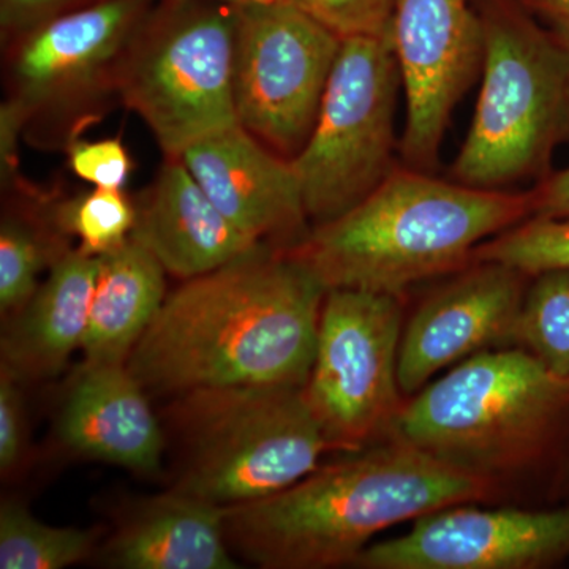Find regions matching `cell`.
Listing matches in <instances>:
<instances>
[{
	"label": "cell",
	"mask_w": 569,
	"mask_h": 569,
	"mask_svg": "<svg viewBox=\"0 0 569 569\" xmlns=\"http://www.w3.org/2000/svg\"><path fill=\"white\" fill-rule=\"evenodd\" d=\"M167 418L178 447L171 489L220 508L290 488L332 451L305 388L197 389L173 397Z\"/></svg>",
	"instance_id": "6"
},
{
	"label": "cell",
	"mask_w": 569,
	"mask_h": 569,
	"mask_svg": "<svg viewBox=\"0 0 569 569\" xmlns=\"http://www.w3.org/2000/svg\"><path fill=\"white\" fill-rule=\"evenodd\" d=\"M391 39L407 99L400 153L433 173L449 118L481 74V17L468 0H396Z\"/></svg>",
	"instance_id": "12"
},
{
	"label": "cell",
	"mask_w": 569,
	"mask_h": 569,
	"mask_svg": "<svg viewBox=\"0 0 569 569\" xmlns=\"http://www.w3.org/2000/svg\"><path fill=\"white\" fill-rule=\"evenodd\" d=\"M516 342L559 376L569 377V271L535 276L520 310Z\"/></svg>",
	"instance_id": "23"
},
{
	"label": "cell",
	"mask_w": 569,
	"mask_h": 569,
	"mask_svg": "<svg viewBox=\"0 0 569 569\" xmlns=\"http://www.w3.org/2000/svg\"><path fill=\"white\" fill-rule=\"evenodd\" d=\"M481 91L451 178L486 190L545 179L569 141V48L523 7L490 0Z\"/></svg>",
	"instance_id": "4"
},
{
	"label": "cell",
	"mask_w": 569,
	"mask_h": 569,
	"mask_svg": "<svg viewBox=\"0 0 569 569\" xmlns=\"http://www.w3.org/2000/svg\"><path fill=\"white\" fill-rule=\"evenodd\" d=\"M99 531L51 527L17 501L0 507V569H62L88 560Z\"/></svg>",
	"instance_id": "22"
},
{
	"label": "cell",
	"mask_w": 569,
	"mask_h": 569,
	"mask_svg": "<svg viewBox=\"0 0 569 569\" xmlns=\"http://www.w3.org/2000/svg\"><path fill=\"white\" fill-rule=\"evenodd\" d=\"M146 0H102L59 13L24 33L10 59L11 102L36 118H66L118 92L123 56Z\"/></svg>",
	"instance_id": "11"
},
{
	"label": "cell",
	"mask_w": 569,
	"mask_h": 569,
	"mask_svg": "<svg viewBox=\"0 0 569 569\" xmlns=\"http://www.w3.org/2000/svg\"><path fill=\"white\" fill-rule=\"evenodd\" d=\"M238 14L224 3L181 0L142 22L123 56L118 96L167 157L236 126L233 66Z\"/></svg>",
	"instance_id": "7"
},
{
	"label": "cell",
	"mask_w": 569,
	"mask_h": 569,
	"mask_svg": "<svg viewBox=\"0 0 569 569\" xmlns=\"http://www.w3.org/2000/svg\"><path fill=\"white\" fill-rule=\"evenodd\" d=\"M328 290L290 249L260 244L182 280L127 367L148 395L197 389L305 388Z\"/></svg>",
	"instance_id": "1"
},
{
	"label": "cell",
	"mask_w": 569,
	"mask_h": 569,
	"mask_svg": "<svg viewBox=\"0 0 569 569\" xmlns=\"http://www.w3.org/2000/svg\"><path fill=\"white\" fill-rule=\"evenodd\" d=\"M70 2L73 0H2L3 29L26 33L59 14Z\"/></svg>",
	"instance_id": "31"
},
{
	"label": "cell",
	"mask_w": 569,
	"mask_h": 569,
	"mask_svg": "<svg viewBox=\"0 0 569 569\" xmlns=\"http://www.w3.org/2000/svg\"><path fill=\"white\" fill-rule=\"evenodd\" d=\"M340 39H391L396 0H291Z\"/></svg>",
	"instance_id": "26"
},
{
	"label": "cell",
	"mask_w": 569,
	"mask_h": 569,
	"mask_svg": "<svg viewBox=\"0 0 569 569\" xmlns=\"http://www.w3.org/2000/svg\"><path fill=\"white\" fill-rule=\"evenodd\" d=\"M400 84L392 39H343L312 134L291 160L313 223L350 211L395 170Z\"/></svg>",
	"instance_id": "8"
},
{
	"label": "cell",
	"mask_w": 569,
	"mask_h": 569,
	"mask_svg": "<svg viewBox=\"0 0 569 569\" xmlns=\"http://www.w3.org/2000/svg\"><path fill=\"white\" fill-rule=\"evenodd\" d=\"M132 236L179 280L208 274L260 246L217 209L181 157H167L137 204Z\"/></svg>",
	"instance_id": "17"
},
{
	"label": "cell",
	"mask_w": 569,
	"mask_h": 569,
	"mask_svg": "<svg viewBox=\"0 0 569 569\" xmlns=\"http://www.w3.org/2000/svg\"><path fill=\"white\" fill-rule=\"evenodd\" d=\"M22 383L0 367V473L13 477L29 451V426Z\"/></svg>",
	"instance_id": "28"
},
{
	"label": "cell",
	"mask_w": 569,
	"mask_h": 569,
	"mask_svg": "<svg viewBox=\"0 0 569 569\" xmlns=\"http://www.w3.org/2000/svg\"><path fill=\"white\" fill-rule=\"evenodd\" d=\"M569 556V509L456 505L415 520L402 537L367 546L361 569H535Z\"/></svg>",
	"instance_id": "13"
},
{
	"label": "cell",
	"mask_w": 569,
	"mask_h": 569,
	"mask_svg": "<svg viewBox=\"0 0 569 569\" xmlns=\"http://www.w3.org/2000/svg\"><path fill=\"white\" fill-rule=\"evenodd\" d=\"M520 2L569 48V0H520Z\"/></svg>",
	"instance_id": "32"
},
{
	"label": "cell",
	"mask_w": 569,
	"mask_h": 569,
	"mask_svg": "<svg viewBox=\"0 0 569 569\" xmlns=\"http://www.w3.org/2000/svg\"><path fill=\"white\" fill-rule=\"evenodd\" d=\"M236 14V118L293 160L316 127L343 39L291 0L241 7Z\"/></svg>",
	"instance_id": "10"
},
{
	"label": "cell",
	"mask_w": 569,
	"mask_h": 569,
	"mask_svg": "<svg viewBox=\"0 0 569 569\" xmlns=\"http://www.w3.org/2000/svg\"><path fill=\"white\" fill-rule=\"evenodd\" d=\"M58 433L80 458L134 473L160 471L167 451L163 426L127 365H82L63 399Z\"/></svg>",
	"instance_id": "16"
},
{
	"label": "cell",
	"mask_w": 569,
	"mask_h": 569,
	"mask_svg": "<svg viewBox=\"0 0 569 569\" xmlns=\"http://www.w3.org/2000/svg\"><path fill=\"white\" fill-rule=\"evenodd\" d=\"M181 159L217 209L257 244L290 249L309 234L293 163L239 123L194 142Z\"/></svg>",
	"instance_id": "15"
},
{
	"label": "cell",
	"mask_w": 569,
	"mask_h": 569,
	"mask_svg": "<svg viewBox=\"0 0 569 569\" xmlns=\"http://www.w3.org/2000/svg\"><path fill=\"white\" fill-rule=\"evenodd\" d=\"M530 192L486 190L415 168L290 247L326 290L400 295L473 263L475 250L530 219Z\"/></svg>",
	"instance_id": "3"
},
{
	"label": "cell",
	"mask_w": 569,
	"mask_h": 569,
	"mask_svg": "<svg viewBox=\"0 0 569 569\" xmlns=\"http://www.w3.org/2000/svg\"><path fill=\"white\" fill-rule=\"evenodd\" d=\"M51 219L82 252L102 257L129 241L137 224V204L123 190L97 189L54 206Z\"/></svg>",
	"instance_id": "24"
},
{
	"label": "cell",
	"mask_w": 569,
	"mask_h": 569,
	"mask_svg": "<svg viewBox=\"0 0 569 569\" xmlns=\"http://www.w3.org/2000/svg\"><path fill=\"white\" fill-rule=\"evenodd\" d=\"M475 261L509 266L529 277L556 269L569 271V217L523 220L479 246Z\"/></svg>",
	"instance_id": "25"
},
{
	"label": "cell",
	"mask_w": 569,
	"mask_h": 569,
	"mask_svg": "<svg viewBox=\"0 0 569 569\" xmlns=\"http://www.w3.org/2000/svg\"><path fill=\"white\" fill-rule=\"evenodd\" d=\"M224 509L178 490L142 503L107 548L121 569H236L224 535Z\"/></svg>",
	"instance_id": "19"
},
{
	"label": "cell",
	"mask_w": 569,
	"mask_h": 569,
	"mask_svg": "<svg viewBox=\"0 0 569 569\" xmlns=\"http://www.w3.org/2000/svg\"><path fill=\"white\" fill-rule=\"evenodd\" d=\"M569 410V377L520 348L481 351L403 403L392 437L493 478L529 466Z\"/></svg>",
	"instance_id": "5"
},
{
	"label": "cell",
	"mask_w": 569,
	"mask_h": 569,
	"mask_svg": "<svg viewBox=\"0 0 569 569\" xmlns=\"http://www.w3.org/2000/svg\"><path fill=\"white\" fill-rule=\"evenodd\" d=\"M50 219L22 213L3 216L0 224V312L3 321L20 312L39 288L44 269H51L71 247Z\"/></svg>",
	"instance_id": "21"
},
{
	"label": "cell",
	"mask_w": 569,
	"mask_h": 569,
	"mask_svg": "<svg viewBox=\"0 0 569 569\" xmlns=\"http://www.w3.org/2000/svg\"><path fill=\"white\" fill-rule=\"evenodd\" d=\"M100 257L70 249L20 312L3 323L0 367L22 385L58 377L82 347Z\"/></svg>",
	"instance_id": "18"
},
{
	"label": "cell",
	"mask_w": 569,
	"mask_h": 569,
	"mask_svg": "<svg viewBox=\"0 0 569 569\" xmlns=\"http://www.w3.org/2000/svg\"><path fill=\"white\" fill-rule=\"evenodd\" d=\"M531 217L563 219L569 217V167L550 173L530 190Z\"/></svg>",
	"instance_id": "29"
},
{
	"label": "cell",
	"mask_w": 569,
	"mask_h": 569,
	"mask_svg": "<svg viewBox=\"0 0 569 569\" xmlns=\"http://www.w3.org/2000/svg\"><path fill=\"white\" fill-rule=\"evenodd\" d=\"M213 2L224 3V6L234 7V9H241V7L250 6H263V3L280 2V0H213Z\"/></svg>",
	"instance_id": "33"
},
{
	"label": "cell",
	"mask_w": 569,
	"mask_h": 569,
	"mask_svg": "<svg viewBox=\"0 0 569 569\" xmlns=\"http://www.w3.org/2000/svg\"><path fill=\"white\" fill-rule=\"evenodd\" d=\"M497 481L441 462L402 438L318 466L290 488L224 509L236 556L264 569L351 565L381 531L496 496Z\"/></svg>",
	"instance_id": "2"
},
{
	"label": "cell",
	"mask_w": 569,
	"mask_h": 569,
	"mask_svg": "<svg viewBox=\"0 0 569 569\" xmlns=\"http://www.w3.org/2000/svg\"><path fill=\"white\" fill-rule=\"evenodd\" d=\"M67 152L73 174L97 189L123 190L132 174V159L119 138L84 141L73 137L67 141Z\"/></svg>",
	"instance_id": "27"
},
{
	"label": "cell",
	"mask_w": 569,
	"mask_h": 569,
	"mask_svg": "<svg viewBox=\"0 0 569 569\" xmlns=\"http://www.w3.org/2000/svg\"><path fill=\"white\" fill-rule=\"evenodd\" d=\"M28 127V119L17 103L7 100L0 107V160L2 181L14 182L18 174V148L20 134Z\"/></svg>",
	"instance_id": "30"
},
{
	"label": "cell",
	"mask_w": 569,
	"mask_h": 569,
	"mask_svg": "<svg viewBox=\"0 0 569 569\" xmlns=\"http://www.w3.org/2000/svg\"><path fill=\"white\" fill-rule=\"evenodd\" d=\"M527 277L518 269L475 261L429 296L403 331L399 350L402 395L470 356L516 342Z\"/></svg>",
	"instance_id": "14"
},
{
	"label": "cell",
	"mask_w": 569,
	"mask_h": 569,
	"mask_svg": "<svg viewBox=\"0 0 569 569\" xmlns=\"http://www.w3.org/2000/svg\"><path fill=\"white\" fill-rule=\"evenodd\" d=\"M167 271L140 241L100 257L82 365H127L167 298Z\"/></svg>",
	"instance_id": "20"
},
{
	"label": "cell",
	"mask_w": 569,
	"mask_h": 569,
	"mask_svg": "<svg viewBox=\"0 0 569 569\" xmlns=\"http://www.w3.org/2000/svg\"><path fill=\"white\" fill-rule=\"evenodd\" d=\"M400 331V298L359 290L326 293L305 397L332 451H361L391 437L406 403Z\"/></svg>",
	"instance_id": "9"
}]
</instances>
